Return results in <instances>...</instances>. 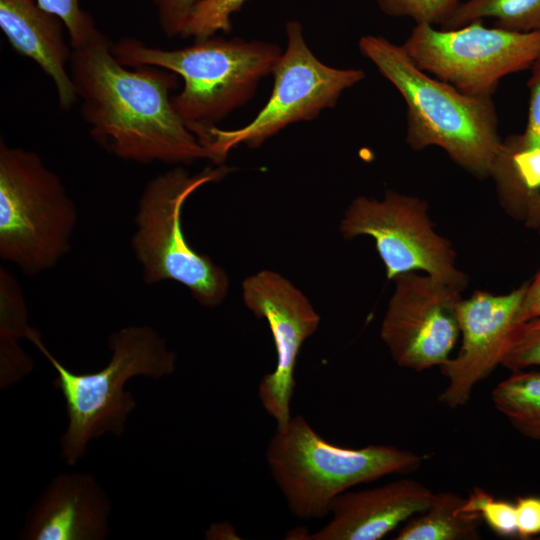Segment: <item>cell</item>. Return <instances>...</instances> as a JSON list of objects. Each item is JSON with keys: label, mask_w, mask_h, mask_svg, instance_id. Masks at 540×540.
Masks as SVG:
<instances>
[{"label": "cell", "mask_w": 540, "mask_h": 540, "mask_svg": "<svg viewBox=\"0 0 540 540\" xmlns=\"http://www.w3.org/2000/svg\"><path fill=\"white\" fill-rule=\"evenodd\" d=\"M111 43L98 31L72 48L69 71L91 136L118 158L138 163L211 160L173 106L170 93L180 77L157 66H124Z\"/></svg>", "instance_id": "cell-1"}, {"label": "cell", "mask_w": 540, "mask_h": 540, "mask_svg": "<svg viewBox=\"0 0 540 540\" xmlns=\"http://www.w3.org/2000/svg\"><path fill=\"white\" fill-rule=\"evenodd\" d=\"M360 53L401 94L406 104V143L416 151L434 146L476 178H490L500 154L492 98L464 94L421 70L402 45L365 35Z\"/></svg>", "instance_id": "cell-2"}, {"label": "cell", "mask_w": 540, "mask_h": 540, "mask_svg": "<svg viewBox=\"0 0 540 540\" xmlns=\"http://www.w3.org/2000/svg\"><path fill=\"white\" fill-rule=\"evenodd\" d=\"M111 49L124 66H157L182 78L183 89L172 96V103L205 147L209 129L250 101L282 54L275 43L219 34L172 50L123 37L112 42Z\"/></svg>", "instance_id": "cell-3"}, {"label": "cell", "mask_w": 540, "mask_h": 540, "mask_svg": "<svg viewBox=\"0 0 540 540\" xmlns=\"http://www.w3.org/2000/svg\"><path fill=\"white\" fill-rule=\"evenodd\" d=\"M57 372L52 384L60 390L68 425L61 438V456L69 465L85 454L91 439L105 433L119 436L135 408L125 383L136 376L162 378L175 370L176 356L164 339L149 326H128L109 337V363L91 373H75L62 365L42 342L40 332L30 327L26 336Z\"/></svg>", "instance_id": "cell-4"}, {"label": "cell", "mask_w": 540, "mask_h": 540, "mask_svg": "<svg viewBox=\"0 0 540 540\" xmlns=\"http://www.w3.org/2000/svg\"><path fill=\"white\" fill-rule=\"evenodd\" d=\"M265 456L288 508L301 519L323 518L333 500L349 488L411 473L423 462L420 455L390 445L337 446L322 438L302 415L276 426Z\"/></svg>", "instance_id": "cell-5"}, {"label": "cell", "mask_w": 540, "mask_h": 540, "mask_svg": "<svg viewBox=\"0 0 540 540\" xmlns=\"http://www.w3.org/2000/svg\"><path fill=\"white\" fill-rule=\"evenodd\" d=\"M78 214L60 177L33 151L0 141V257L27 275L71 248Z\"/></svg>", "instance_id": "cell-6"}, {"label": "cell", "mask_w": 540, "mask_h": 540, "mask_svg": "<svg viewBox=\"0 0 540 540\" xmlns=\"http://www.w3.org/2000/svg\"><path fill=\"white\" fill-rule=\"evenodd\" d=\"M234 170L220 164L191 174L177 165L147 183L139 199L137 229L131 244L146 283L176 281L205 307H216L225 300L229 290L227 273L209 256L191 247L181 216L185 201L195 191L221 181Z\"/></svg>", "instance_id": "cell-7"}, {"label": "cell", "mask_w": 540, "mask_h": 540, "mask_svg": "<svg viewBox=\"0 0 540 540\" xmlns=\"http://www.w3.org/2000/svg\"><path fill=\"white\" fill-rule=\"evenodd\" d=\"M286 36V48L272 72L271 95L253 120L237 129H209L206 147L214 165L224 164L228 153L240 144L256 149L290 124L318 117L365 78L361 69L321 62L307 45L298 21L286 23Z\"/></svg>", "instance_id": "cell-8"}, {"label": "cell", "mask_w": 540, "mask_h": 540, "mask_svg": "<svg viewBox=\"0 0 540 540\" xmlns=\"http://www.w3.org/2000/svg\"><path fill=\"white\" fill-rule=\"evenodd\" d=\"M402 47L421 70L460 92L492 98L505 76L530 69L540 31L515 32L474 21L455 29L415 24Z\"/></svg>", "instance_id": "cell-9"}, {"label": "cell", "mask_w": 540, "mask_h": 540, "mask_svg": "<svg viewBox=\"0 0 540 540\" xmlns=\"http://www.w3.org/2000/svg\"><path fill=\"white\" fill-rule=\"evenodd\" d=\"M345 239L369 236L393 280L407 272H422L462 291L468 277L456 264L451 243L436 232L427 203L418 197L388 190L382 200L355 198L340 222Z\"/></svg>", "instance_id": "cell-10"}, {"label": "cell", "mask_w": 540, "mask_h": 540, "mask_svg": "<svg viewBox=\"0 0 540 540\" xmlns=\"http://www.w3.org/2000/svg\"><path fill=\"white\" fill-rule=\"evenodd\" d=\"M392 281L380 336L393 360L414 371L442 366L460 336L462 290L420 272L403 273Z\"/></svg>", "instance_id": "cell-11"}, {"label": "cell", "mask_w": 540, "mask_h": 540, "mask_svg": "<svg viewBox=\"0 0 540 540\" xmlns=\"http://www.w3.org/2000/svg\"><path fill=\"white\" fill-rule=\"evenodd\" d=\"M242 298L256 317L267 321L272 333L277 364L262 378L258 396L276 426H282L292 417L297 356L304 341L317 330L320 316L296 286L272 270L247 277L242 283Z\"/></svg>", "instance_id": "cell-12"}, {"label": "cell", "mask_w": 540, "mask_h": 540, "mask_svg": "<svg viewBox=\"0 0 540 540\" xmlns=\"http://www.w3.org/2000/svg\"><path fill=\"white\" fill-rule=\"evenodd\" d=\"M527 284L506 294L475 291L471 297L461 299L457 316L462 345L454 358L440 366L448 384L439 402L452 409L465 405L477 383L501 364Z\"/></svg>", "instance_id": "cell-13"}, {"label": "cell", "mask_w": 540, "mask_h": 540, "mask_svg": "<svg viewBox=\"0 0 540 540\" xmlns=\"http://www.w3.org/2000/svg\"><path fill=\"white\" fill-rule=\"evenodd\" d=\"M433 492L408 478L359 491H345L332 502L331 520L306 537L311 540H379L421 513Z\"/></svg>", "instance_id": "cell-14"}, {"label": "cell", "mask_w": 540, "mask_h": 540, "mask_svg": "<svg viewBox=\"0 0 540 540\" xmlns=\"http://www.w3.org/2000/svg\"><path fill=\"white\" fill-rule=\"evenodd\" d=\"M111 504L90 474H60L29 512L22 538L100 540L108 534Z\"/></svg>", "instance_id": "cell-15"}, {"label": "cell", "mask_w": 540, "mask_h": 540, "mask_svg": "<svg viewBox=\"0 0 540 540\" xmlns=\"http://www.w3.org/2000/svg\"><path fill=\"white\" fill-rule=\"evenodd\" d=\"M63 21L33 0H0V28L19 54L33 60L53 81L59 107L69 110L78 100L69 71L72 55Z\"/></svg>", "instance_id": "cell-16"}, {"label": "cell", "mask_w": 540, "mask_h": 540, "mask_svg": "<svg viewBox=\"0 0 540 540\" xmlns=\"http://www.w3.org/2000/svg\"><path fill=\"white\" fill-rule=\"evenodd\" d=\"M465 498L443 491L433 493L428 506L411 517L396 540H478L483 519L479 513L463 512Z\"/></svg>", "instance_id": "cell-17"}, {"label": "cell", "mask_w": 540, "mask_h": 540, "mask_svg": "<svg viewBox=\"0 0 540 540\" xmlns=\"http://www.w3.org/2000/svg\"><path fill=\"white\" fill-rule=\"evenodd\" d=\"M31 326L21 287L16 278L0 267V359L1 387L27 375L33 366L31 358L18 345Z\"/></svg>", "instance_id": "cell-18"}, {"label": "cell", "mask_w": 540, "mask_h": 540, "mask_svg": "<svg viewBox=\"0 0 540 540\" xmlns=\"http://www.w3.org/2000/svg\"><path fill=\"white\" fill-rule=\"evenodd\" d=\"M491 399L515 430L540 441V369L512 372L496 385Z\"/></svg>", "instance_id": "cell-19"}, {"label": "cell", "mask_w": 540, "mask_h": 540, "mask_svg": "<svg viewBox=\"0 0 540 540\" xmlns=\"http://www.w3.org/2000/svg\"><path fill=\"white\" fill-rule=\"evenodd\" d=\"M485 18L494 27L515 32L540 31V0H465L440 26L455 29Z\"/></svg>", "instance_id": "cell-20"}, {"label": "cell", "mask_w": 540, "mask_h": 540, "mask_svg": "<svg viewBox=\"0 0 540 540\" xmlns=\"http://www.w3.org/2000/svg\"><path fill=\"white\" fill-rule=\"evenodd\" d=\"M248 0H201L193 9L180 37L205 39L228 34L232 17Z\"/></svg>", "instance_id": "cell-21"}, {"label": "cell", "mask_w": 540, "mask_h": 540, "mask_svg": "<svg viewBox=\"0 0 540 540\" xmlns=\"http://www.w3.org/2000/svg\"><path fill=\"white\" fill-rule=\"evenodd\" d=\"M500 365L511 372L540 369V316L513 326Z\"/></svg>", "instance_id": "cell-22"}, {"label": "cell", "mask_w": 540, "mask_h": 540, "mask_svg": "<svg viewBox=\"0 0 540 540\" xmlns=\"http://www.w3.org/2000/svg\"><path fill=\"white\" fill-rule=\"evenodd\" d=\"M461 511L479 513L498 536H518L515 503L497 500L482 488L476 487L470 492L461 506Z\"/></svg>", "instance_id": "cell-23"}, {"label": "cell", "mask_w": 540, "mask_h": 540, "mask_svg": "<svg viewBox=\"0 0 540 540\" xmlns=\"http://www.w3.org/2000/svg\"><path fill=\"white\" fill-rule=\"evenodd\" d=\"M385 14L407 17L416 24L442 25L454 12L461 0H376Z\"/></svg>", "instance_id": "cell-24"}, {"label": "cell", "mask_w": 540, "mask_h": 540, "mask_svg": "<svg viewBox=\"0 0 540 540\" xmlns=\"http://www.w3.org/2000/svg\"><path fill=\"white\" fill-rule=\"evenodd\" d=\"M36 3L63 21L72 48L85 45L99 31L93 18L81 9L79 0H36Z\"/></svg>", "instance_id": "cell-25"}, {"label": "cell", "mask_w": 540, "mask_h": 540, "mask_svg": "<svg viewBox=\"0 0 540 540\" xmlns=\"http://www.w3.org/2000/svg\"><path fill=\"white\" fill-rule=\"evenodd\" d=\"M527 82L529 102L526 125L521 134L508 136L503 141L508 146L520 150L540 149V56L530 67Z\"/></svg>", "instance_id": "cell-26"}, {"label": "cell", "mask_w": 540, "mask_h": 540, "mask_svg": "<svg viewBox=\"0 0 540 540\" xmlns=\"http://www.w3.org/2000/svg\"><path fill=\"white\" fill-rule=\"evenodd\" d=\"M162 32L169 38L181 35L193 9L201 0H152Z\"/></svg>", "instance_id": "cell-27"}, {"label": "cell", "mask_w": 540, "mask_h": 540, "mask_svg": "<svg viewBox=\"0 0 540 540\" xmlns=\"http://www.w3.org/2000/svg\"><path fill=\"white\" fill-rule=\"evenodd\" d=\"M515 507L518 536L528 539L540 535V496L519 497Z\"/></svg>", "instance_id": "cell-28"}, {"label": "cell", "mask_w": 540, "mask_h": 540, "mask_svg": "<svg viewBox=\"0 0 540 540\" xmlns=\"http://www.w3.org/2000/svg\"><path fill=\"white\" fill-rule=\"evenodd\" d=\"M540 231V229H539ZM540 316V269L531 282H528L526 293L517 316V323Z\"/></svg>", "instance_id": "cell-29"}, {"label": "cell", "mask_w": 540, "mask_h": 540, "mask_svg": "<svg viewBox=\"0 0 540 540\" xmlns=\"http://www.w3.org/2000/svg\"><path fill=\"white\" fill-rule=\"evenodd\" d=\"M523 221L530 228L540 229V192L533 193L528 197Z\"/></svg>", "instance_id": "cell-30"}]
</instances>
